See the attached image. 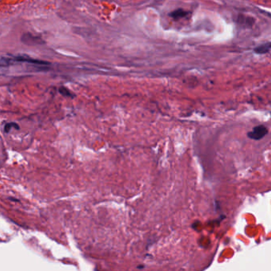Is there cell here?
<instances>
[{
	"mask_svg": "<svg viewBox=\"0 0 271 271\" xmlns=\"http://www.w3.org/2000/svg\"><path fill=\"white\" fill-rule=\"evenodd\" d=\"M10 61H16V62H26V63L34 64L37 65H48L49 63L46 61H40V60H36L34 58L30 57L26 55H18V56L12 57L11 58H8Z\"/></svg>",
	"mask_w": 271,
	"mask_h": 271,
	"instance_id": "obj_1",
	"label": "cell"
},
{
	"mask_svg": "<svg viewBox=\"0 0 271 271\" xmlns=\"http://www.w3.org/2000/svg\"><path fill=\"white\" fill-rule=\"evenodd\" d=\"M267 128L265 126L260 125V126H255V127L253 128V130L247 134V136L250 138H251V139L259 140L261 138H263L267 134Z\"/></svg>",
	"mask_w": 271,
	"mask_h": 271,
	"instance_id": "obj_2",
	"label": "cell"
},
{
	"mask_svg": "<svg viewBox=\"0 0 271 271\" xmlns=\"http://www.w3.org/2000/svg\"><path fill=\"white\" fill-rule=\"evenodd\" d=\"M21 40L23 43L26 44V45H29V46L40 45V44L45 43L40 37L30 34V33H24L22 35V37H21Z\"/></svg>",
	"mask_w": 271,
	"mask_h": 271,
	"instance_id": "obj_3",
	"label": "cell"
},
{
	"mask_svg": "<svg viewBox=\"0 0 271 271\" xmlns=\"http://www.w3.org/2000/svg\"><path fill=\"white\" fill-rule=\"evenodd\" d=\"M188 11H184L183 9H177L175 11L170 12L169 15H170V17H172V18H174V19H179V18L186 17Z\"/></svg>",
	"mask_w": 271,
	"mask_h": 271,
	"instance_id": "obj_4",
	"label": "cell"
},
{
	"mask_svg": "<svg viewBox=\"0 0 271 271\" xmlns=\"http://www.w3.org/2000/svg\"><path fill=\"white\" fill-rule=\"evenodd\" d=\"M271 49V42L270 43L266 44V45H263V46H259L257 49H254L256 52L258 53H264V52H267V51H269Z\"/></svg>",
	"mask_w": 271,
	"mask_h": 271,
	"instance_id": "obj_5",
	"label": "cell"
},
{
	"mask_svg": "<svg viewBox=\"0 0 271 271\" xmlns=\"http://www.w3.org/2000/svg\"><path fill=\"white\" fill-rule=\"evenodd\" d=\"M14 127L15 129L18 130L19 129V126H17V124H16V123H14V122H9V123H7V124L5 125V127H4V131H5L6 133H8L9 131H10V130L11 129V128Z\"/></svg>",
	"mask_w": 271,
	"mask_h": 271,
	"instance_id": "obj_6",
	"label": "cell"
},
{
	"mask_svg": "<svg viewBox=\"0 0 271 271\" xmlns=\"http://www.w3.org/2000/svg\"><path fill=\"white\" fill-rule=\"evenodd\" d=\"M59 92H60L62 95H64V96H71V93H70V91H68L67 88H65V87H60V88L59 89Z\"/></svg>",
	"mask_w": 271,
	"mask_h": 271,
	"instance_id": "obj_7",
	"label": "cell"
}]
</instances>
